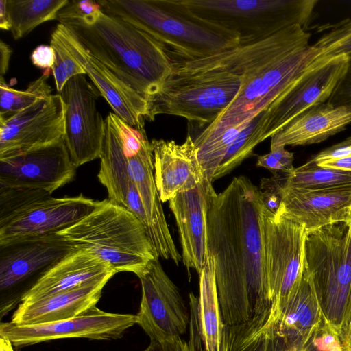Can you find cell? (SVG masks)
Masks as SVG:
<instances>
[{
  "mask_svg": "<svg viewBox=\"0 0 351 351\" xmlns=\"http://www.w3.org/2000/svg\"><path fill=\"white\" fill-rule=\"evenodd\" d=\"M10 27L7 0H0V28L3 30H10Z\"/></svg>",
  "mask_w": 351,
  "mask_h": 351,
  "instance_id": "obj_47",
  "label": "cell"
},
{
  "mask_svg": "<svg viewBox=\"0 0 351 351\" xmlns=\"http://www.w3.org/2000/svg\"><path fill=\"white\" fill-rule=\"evenodd\" d=\"M304 273L312 282L322 312L323 326L337 334L351 291V234L348 223L307 232Z\"/></svg>",
  "mask_w": 351,
  "mask_h": 351,
  "instance_id": "obj_7",
  "label": "cell"
},
{
  "mask_svg": "<svg viewBox=\"0 0 351 351\" xmlns=\"http://www.w3.org/2000/svg\"><path fill=\"white\" fill-rule=\"evenodd\" d=\"M115 271L93 253L73 249L45 271L22 295L32 302L93 281L110 279Z\"/></svg>",
  "mask_w": 351,
  "mask_h": 351,
  "instance_id": "obj_23",
  "label": "cell"
},
{
  "mask_svg": "<svg viewBox=\"0 0 351 351\" xmlns=\"http://www.w3.org/2000/svg\"><path fill=\"white\" fill-rule=\"evenodd\" d=\"M74 248L58 234L0 245L1 299L22 295L55 263Z\"/></svg>",
  "mask_w": 351,
  "mask_h": 351,
  "instance_id": "obj_15",
  "label": "cell"
},
{
  "mask_svg": "<svg viewBox=\"0 0 351 351\" xmlns=\"http://www.w3.org/2000/svg\"><path fill=\"white\" fill-rule=\"evenodd\" d=\"M151 146L154 180L162 202L195 189L206 178L191 135L182 144L173 140L153 139Z\"/></svg>",
  "mask_w": 351,
  "mask_h": 351,
  "instance_id": "obj_22",
  "label": "cell"
},
{
  "mask_svg": "<svg viewBox=\"0 0 351 351\" xmlns=\"http://www.w3.org/2000/svg\"><path fill=\"white\" fill-rule=\"evenodd\" d=\"M349 60L345 56L331 58L306 74L280 101L265 112L260 126V143L311 107L328 101L346 73Z\"/></svg>",
  "mask_w": 351,
  "mask_h": 351,
  "instance_id": "obj_18",
  "label": "cell"
},
{
  "mask_svg": "<svg viewBox=\"0 0 351 351\" xmlns=\"http://www.w3.org/2000/svg\"><path fill=\"white\" fill-rule=\"evenodd\" d=\"M62 24L95 59L146 101L171 73V58L147 33L101 10Z\"/></svg>",
  "mask_w": 351,
  "mask_h": 351,
  "instance_id": "obj_3",
  "label": "cell"
},
{
  "mask_svg": "<svg viewBox=\"0 0 351 351\" xmlns=\"http://www.w3.org/2000/svg\"><path fill=\"white\" fill-rule=\"evenodd\" d=\"M101 10L149 34L172 60L211 56L239 46L231 31L196 19L175 0H99Z\"/></svg>",
  "mask_w": 351,
  "mask_h": 351,
  "instance_id": "obj_4",
  "label": "cell"
},
{
  "mask_svg": "<svg viewBox=\"0 0 351 351\" xmlns=\"http://www.w3.org/2000/svg\"><path fill=\"white\" fill-rule=\"evenodd\" d=\"M266 110L258 114L240 132L216 170L213 182L229 174L244 160L252 155L254 149L260 143L259 128L265 119Z\"/></svg>",
  "mask_w": 351,
  "mask_h": 351,
  "instance_id": "obj_32",
  "label": "cell"
},
{
  "mask_svg": "<svg viewBox=\"0 0 351 351\" xmlns=\"http://www.w3.org/2000/svg\"><path fill=\"white\" fill-rule=\"evenodd\" d=\"M141 299L136 324L159 344L186 332L190 313L180 291L163 269L158 258L137 275Z\"/></svg>",
  "mask_w": 351,
  "mask_h": 351,
  "instance_id": "obj_10",
  "label": "cell"
},
{
  "mask_svg": "<svg viewBox=\"0 0 351 351\" xmlns=\"http://www.w3.org/2000/svg\"><path fill=\"white\" fill-rule=\"evenodd\" d=\"M162 351H204L201 348L189 346L187 341L181 337L167 341L160 345Z\"/></svg>",
  "mask_w": 351,
  "mask_h": 351,
  "instance_id": "obj_43",
  "label": "cell"
},
{
  "mask_svg": "<svg viewBox=\"0 0 351 351\" xmlns=\"http://www.w3.org/2000/svg\"><path fill=\"white\" fill-rule=\"evenodd\" d=\"M64 108L60 93L38 99L7 119H0V158L58 142L64 136Z\"/></svg>",
  "mask_w": 351,
  "mask_h": 351,
  "instance_id": "obj_16",
  "label": "cell"
},
{
  "mask_svg": "<svg viewBox=\"0 0 351 351\" xmlns=\"http://www.w3.org/2000/svg\"><path fill=\"white\" fill-rule=\"evenodd\" d=\"M33 199L0 217V245L33 237L57 234L90 214L99 201L82 195Z\"/></svg>",
  "mask_w": 351,
  "mask_h": 351,
  "instance_id": "obj_13",
  "label": "cell"
},
{
  "mask_svg": "<svg viewBox=\"0 0 351 351\" xmlns=\"http://www.w3.org/2000/svg\"><path fill=\"white\" fill-rule=\"evenodd\" d=\"M324 325L314 286L303 272L301 282L277 317V328L287 348L310 344Z\"/></svg>",
  "mask_w": 351,
  "mask_h": 351,
  "instance_id": "obj_26",
  "label": "cell"
},
{
  "mask_svg": "<svg viewBox=\"0 0 351 351\" xmlns=\"http://www.w3.org/2000/svg\"><path fill=\"white\" fill-rule=\"evenodd\" d=\"M191 16L233 32L239 46L251 45L294 25L306 29L317 0H175Z\"/></svg>",
  "mask_w": 351,
  "mask_h": 351,
  "instance_id": "obj_6",
  "label": "cell"
},
{
  "mask_svg": "<svg viewBox=\"0 0 351 351\" xmlns=\"http://www.w3.org/2000/svg\"><path fill=\"white\" fill-rule=\"evenodd\" d=\"M256 166L268 169L274 176L289 172L285 167L270 152L258 156Z\"/></svg>",
  "mask_w": 351,
  "mask_h": 351,
  "instance_id": "obj_42",
  "label": "cell"
},
{
  "mask_svg": "<svg viewBox=\"0 0 351 351\" xmlns=\"http://www.w3.org/2000/svg\"><path fill=\"white\" fill-rule=\"evenodd\" d=\"M280 195L277 213L304 227L307 232L351 219V186L323 190L287 187L273 177L263 180Z\"/></svg>",
  "mask_w": 351,
  "mask_h": 351,
  "instance_id": "obj_19",
  "label": "cell"
},
{
  "mask_svg": "<svg viewBox=\"0 0 351 351\" xmlns=\"http://www.w3.org/2000/svg\"><path fill=\"white\" fill-rule=\"evenodd\" d=\"M199 275L197 315L206 351H221L225 324L218 298L214 259L211 255Z\"/></svg>",
  "mask_w": 351,
  "mask_h": 351,
  "instance_id": "obj_28",
  "label": "cell"
},
{
  "mask_svg": "<svg viewBox=\"0 0 351 351\" xmlns=\"http://www.w3.org/2000/svg\"><path fill=\"white\" fill-rule=\"evenodd\" d=\"M136 324V315L104 311L94 306L73 318L34 325L1 322L0 336L13 346L23 347L64 338L112 340Z\"/></svg>",
  "mask_w": 351,
  "mask_h": 351,
  "instance_id": "obj_14",
  "label": "cell"
},
{
  "mask_svg": "<svg viewBox=\"0 0 351 351\" xmlns=\"http://www.w3.org/2000/svg\"><path fill=\"white\" fill-rule=\"evenodd\" d=\"M348 226H349V229H350V234H351V219H350V222L348 223Z\"/></svg>",
  "mask_w": 351,
  "mask_h": 351,
  "instance_id": "obj_50",
  "label": "cell"
},
{
  "mask_svg": "<svg viewBox=\"0 0 351 351\" xmlns=\"http://www.w3.org/2000/svg\"><path fill=\"white\" fill-rule=\"evenodd\" d=\"M206 178L197 187L178 193L169 201L174 215L182 248V261L188 272L198 274L209 256L208 250V210L216 193Z\"/></svg>",
  "mask_w": 351,
  "mask_h": 351,
  "instance_id": "obj_21",
  "label": "cell"
},
{
  "mask_svg": "<svg viewBox=\"0 0 351 351\" xmlns=\"http://www.w3.org/2000/svg\"><path fill=\"white\" fill-rule=\"evenodd\" d=\"M264 208L261 190L243 176L210 203L208 250L226 326L247 322L271 306L263 257Z\"/></svg>",
  "mask_w": 351,
  "mask_h": 351,
  "instance_id": "obj_1",
  "label": "cell"
},
{
  "mask_svg": "<svg viewBox=\"0 0 351 351\" xmlns=\"http://www.w3.org/2000/svg\"><path fill=\"white\" fill-rule=\"evenodd\" d=\"M57 234L73 248L93 253L116 273L137 276L159 258L143 223L108 199L99 201L90 214Z\"/></svg>",
  "mask_w": 351,
  "mask_h": 351,
  "instance_id": "obj_5",
  "label": "cell"
},
{
  "mask_svg": "<svg viewBox=\"0 0 351 351\" xmlns=\"http://www.w3.org/2000/svg\"><path fill=\"white\" fill-rule=\"evenodd\" d=\"M348 156H351V136L339 143L322 150L311 160L317 164Z\"/></svg>",
  "mask_w": 351,
  "mask_h": 351,
  "instance_id": "obj_37",
  "label": "cell"
},
{
  "mask_svg": "<svg viewBox=\"0 0 351 351\" xmlns=\"http://www.w3.org/2000/svg\"><path fill=\"white\" fill-rule=\"evenodd\" d=\"M12 50L2 40L0 41V80H4L3 76L9 68Z\"/></svg>",
  "mask_w": 351,
  "mask_h": 351,
  "instance_id": "obj_45",
  "label": "cell"
},
{
  "mask_svg": "<svg viewBox=\"0 0 351 351\" xmlns=\"http://www.w3.org/2000/svg\"><path fill=\"white\" fill-rule=\"evenodd\" d=\"M311 36L302 27L294 25L251 45L206 58L174 61L172 71H225L239 76L241 86L237 95L206 128L237 126L280 101L306 74L330 58L310 45Z\"/></svg>",
  "mask_w": 351,
  "mask_h": 351,
  "instance_id": "obj_2",
  "label": "cell"
},
{
  "mask_svg": "<svg viewBox=\"0 0 351 351\" xmlns=\"http://www.w3.org/2000/svg\"><path fill=\"white\" fill-rule=\"evenodd\" d=\"M117 132L128 173L136 187L147 216V232L151 243L159 257L171 260L178 266L182 256L169 229L156 186L151 142L140 132Z\"/></svg>",
  "mask_w": 351,
  "mask_h": 351,
  "instance_id": "obj_11",
  "label": "cell"
},
{
  "mask_svg": "<svg viewBox=\"0 0 351 351\" xmlns=\"http://www.w3.org/2000/svg\"><path fill=\"white\" fill-rule=\"evenodd\" d=\"M338 336L343 351H351V291Z\"/></svg>",
  "mask_w": 351,
  "mask_h": 351,
  "instance_id": "obj_41",
  "label": "cell"
},
{
  "mask_svg": "<svg viewBox=\"0 0 351 351\" xmlns=\"http://www.w3.org/2000/svg\"><path fill=\"white\" fill-rule=\"evenodd\" d=\"M51 35L82 66L114 113L131 126L144 129L147 101L93 57L64 25L58 24Z\"/></svg>",
  "mask_w": 351,
  "mask_h": 351,
  "instance_id": "obj_20",
  "label": "cell"
},
{
  "mask_svg": "<svg viewBox=\"0 0 351 351\" xmlns=\"http://www.w3.org/2000/svg\"><path fill=\"white\" fill-rule=\"evenodd\" d=\"M328 101L335 106H351V61H349L346 74Z\"/></svg>",
  "mask_w": 351,
  "mask_h": 351,
  "instance_id": "obj_39",
  "label": "cell"
},
{
  "mask_svg": "<svg viewBox=\"0 0 351 351\" xmlns=\"http://www.w3.org/2000/svg\"><path fill=\"white\" fill-rule=\"evenodd\" d=\"M101 10V5L95 1H69V3L58 13L56 20L60 23L68 20L82 19Z\"/></svg>",
  "mask_w": 351,
  "mask_h": 351,
  "instance_id": "obj_36",
  "label": "cell"
},
{
  "mask_svg": "<svg viewBox=\"0 0 351 351\" xmlns=\"http://www.w3.org/2000/svg\"><path fill=\"white\" fill-rule=\"evenodd\" d=\"M321 167H331L351 171V156L330 160L317 164Z\"/></svg>",
  "mask_w": 351,
  "mask_h": 351,
  "instance_id": "obj_46",
  "label": "cell"
},
{
  "mask_svg": "<svg viewBox=\"0 0 351 351\" xmlns=\"http://www.w3.org/2000/svg\"><path fill=\"white\" fill-rule=\"evenodd\" d=\"M317 351H343L339 336L322 326L313 339Z\"/></svg>",
  "mask_w": 351,
  "mask_h": 351,
  "instance_id": "obj_40",
  "label": "cell"
},
{
  "mask_svg": "<svg viewBox=\"0 0 351 351\" xmlns=\"http://www.w3.org/2000/svg\"><path fill=\"white\" fill-rule=\"evenodd\" d=\"M282 186L323 190L351 186V171L321 167L311 160L291 171L274 176Z\"/></svg>",
  "mask_w": 351,
  "mask_h": 351,
  "instance_id": "obj_29",
  "label": "cell"
},
{
  "mask_svg": "<svg viewBox=\"0 0 351 351\" xmlns=\"http://www.w3.org/2000/svg\"><path fill=\"white\" fill-rule=\"evenodd\" d=\"M49 76L42 75L30 82L25 90H18L0 80V119H7L27 108L38 99L51 94L47 81Z\"/></svg>",
  "mask_w": 351,
  "mask_h": 351,
  "instance_id": "obj_33",
  "label": "cell"
},
{
  "mask_svg": "<svg viewBox=\"0 0 351 351\" xmlns=\"http://www.w3.org/2000/svg\"><path fill=\"white\" fill-rule=\"evenodd\" d=\"M270 153L285 167L289 172L294 169L293 165V153L285 149V147L279 146L270 148Z\"/></svg>",
  "mask_w": 351,
  "mask_h": 351,
  "instance_id": "obj_44",
  "label": "cell"
},
{
  "mask_svg": "<svg viewBox=\"0 0 351 351\" xmlns=\"http://www.w3.org/2000/svg\"><path fill=\"white\" fill-rule=\"evenodd\" d=\"M144 351H162L160 345L156 342L151 341Z\"/></svg>",
  "mask_w": 351,
  "mask_h": 351,
  "instance_id": "obj_49",
  "label": "cell"
},
{
  "mask_svg": "<svg viewBox=\"0 0 351 351\" xmlns=\"http://www.w3.org/2000/svg\"><path fill=\"white\" fill-rule=\"evenodd\" d=\"M307 231L265 206L263 214L265 271L271 299V309L278 315L295 293L304 272Z\"/></svg>",
  "mask_w": 351,
  "mask_h": 351,
  "instance_id": "obj_9",
  "label": "cell"
},
{
  "mask_svg": "<svg viewBox=\"0 0 351 351\" xmlns=\"http://www.w3.org/2000/svg\"><path fill=\"white\" fill-rule=\"evenodd\" d=\"M0 351H14L10 339L3 336H0Z\"/></svg>",
  "mask_w": 351,
  "mask_h": 351,
  "instance_id": "obj_48",
  "label": "cell"
},
{
  "mask_svg": "<svg viewBox=\"0 0 351 351\" xmlns=\"http://www.w3.org/2000/svg\"><path fill=\"white\" fill-rule=\"evenodd\" d=\"M241 86L239 76L225 71L171 73L147 100L145 119L164 114L209 125L227 108Z\"/></svg>",
  "mask_w": 351,
  "mask_h": 351,
  "instance_id": "obj_8",
  "label": "cell"
},
{
  "mask_svg": "<svg viewBox=\"0 0 351 351\" xmlns=\"http://www.w3.org/2000/svg\"><path fill=\"white\" fill-rule=\"evenodd\" d=\"M76 169L63 138L0 158V187L43 190L52 193L73 179Z\"/></svg>",
  "mask_w": 351,
  "mask_h": 351,
  "instance_id": "obj_17",
  "label": "cell"
},
{
  "mask_svg": "<svg viewBox=\"0 0 351 351\" xmlns=\"http://www.w3.org/2000/svg\"><path fill=\"white\" fill-rule=\"evenodd\" d=\"M30 58L35 66L43 70V74L50 75L55 62L54 50L50 45H40L36 47L32 51Z\"/></svg>",
  "mask_w": 351,
  "mask_h": 351,
  "instance_id": "obj_38",
  "label": "cell"
},
{
  "mask_svg": "<svg viewBox=\"0 0 351 351\" xmlns=\"http://www.w3.org/2000/svg\"><path fill=\"white\" fill-rule=\"evenodd\" d=\"M351 123V106L328 101L304 111L271 136L270 148L321 143Z\"/></svg>",
  "mask_w": 351,
  "mask_h": 351,
  "instance_id": "obj_25",
  "label": "cell"
},
{
  "mask_svg": "<svg viewBox=\"0 0 351 351\" xmlns=\"http://www.w3.org/2000/svg\"><path fill=\"white\" fill-rule=\"evenodd\" d=\"M326 26L313 45L326 57L345 56L351 61V18Z\"/></svg>",
  "mask_w": 351,
  "mask_h": 351,
  "instance_id": "obj_34",
  "label": "cell"
},
{
  "mask_svg": "<svg viewBox=\"0 0 351 351\" xmlns=\"http://www.w3.org/2000/svg\"><path fill=\"white\" fill-rule=\"evenodd\" d=\"M50 45L55 53V62L51 72L56 90L60 93L70 79L77 75L86 74V72L60 42L52 35Z\"/></svg>",
  "mask_w": 351,
  "mask_h": 351,
  "instance_id": "obj_35",
  "label": "cell"
},
{
  "mask_svg": "<svg viewBox=\"0 0 351 351\" xmlns=\"http://www.w3.org/2000/svg\"><path fill=\"white\" fill-rule=\"evenodd\" d=\"M249 123L219 130L205 128L194 140L199 163L208 180L213 182L215 173L231 144Z\"/></svg>",
  "mask_w": 351,
  "mask_h": 351,
  "instance_id": "obj_31",
  "label": "cell"
},
{
  "mask_svg": "<svg viewBox=\"0 0 351 351\" xmlns=\"http://www.w3.org/2000/svg\"><path fill=\"white\" fill-rule=\"evenodd\" d=\"M271 308L236 325H225L221 351H286Z\"/></svg>",
  "mask_w": 351,
  "mask_h": 351,
  "instance_id": "obj_27",
  "label": "cell"
},
{
  "mask_svg": "<svg viewBox=\"0 0 351 351\" xmlns=\"http://www.w3.org/2000/svg\"><path fill=\"white\" fill-rule=\"evenodd\" d=\"M64 108V143L76 168L100 158L105 119L97 108L101 95L86 74L70 79L60 93Z\"/></svg>",
  "mask_w": 351,
  "mask_h": 351,
  "instance_id": "obj_12",
  "label": "cell"
},
{
  "mask_svg": "<svg viewBox=\"0 0 351 351\" xmlns=\"http://www.w3.org/2000/svg\"><path fill=\"white\" fill-rule=\"evenodd\" d=\"M69 0H7L10 31L19 40L40 24L56 20L58 13Z\"/></svg>",
  "mask_w": 351,
  "mask_h": 351,
  "instance_id": "obj_30",
  "label": "cell"
},
{
  "mask_svg": "<svg viewBox=\"0 0 351 351\" xmlns=\"http://www.w3.org/2000/svg\"><path fill=\"white\" fill-rule=\"evenodd\" d=\"M108 280L93 281L32 302H21L10 322L34 325L78 316L96 306Z\"/></svg>",
  "mask_w": 351,
  "mask_h": 351,
  "instance_id": "obj_24",
  "label": "cell"
}]
</instances>
